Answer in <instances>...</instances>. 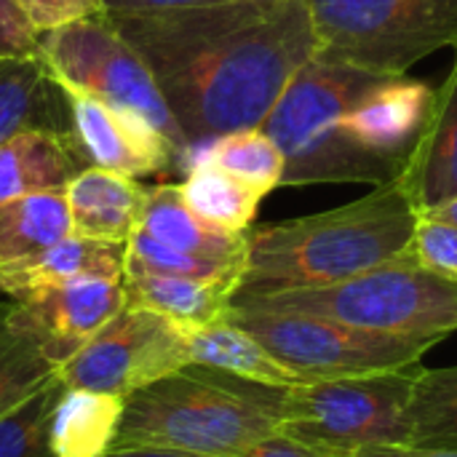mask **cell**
<instances>
[{
    "instance_id": "6da1fadb",
    "label": "cell",
    "mask_w": 457,
    "mask_h": 457,
    "mask_svg": "<svg viewBox=\"0 0 457 457\" xmlns=\"http://www.w3.org/2000/svg\"><path fill=\"white\" fill-rule=\"evenodd\" d=\"M107 19L147 64L190 147L260 129L316 51L305 0H238Z\"/></svg>"
},
{
    "instance_id": "7a4b0ae2",
    "label": "cell",
    "mask_w": 457,
    "mask_h": 457,
    "mask_svg": "<svg viewBox=\"0 0 457 457\" xmlns=\"http://www.w3.org/2000/svg\"><path fill=\"white\" fill-rule=\"evenodd\" d=\"M418 225L399 177L345 206L249 230L236 295L321 289L410 254Z\"/></svg>"
},
{
    "instance_id": "3957f363",
    "label": "cell",
    "mask_w": 457,
    "mask_h": 457,
    "mask_svg": "<svg viewBox=\"0 0 457 457\" xmlns=\"http://www.w3.org/2000/svg\"><path fill=\"white\" fill-rule=\"evenodd\" d=\"M284 391L187 364L126 396L112 450L166 447L201 457H241L278 431Z\"/></svg>"
},
{
    "instance_id": "277c9868",
    "label": "cell",
    "mask_w": 457,
    "mask_h": 457,
    "mask_svg": "<svg viewBox=\"0 0 457 457\" xmlns=\"http://www.w3.org/2000/svg\"><path fill=\"white\" fill-rule=\"evenodd\" d=\"M386 75L311 59L289 80L260 126L284 155L281 185L394 182L404 163L359 147L345 134V112Z\"/></svg>"
},
{
    "instance_id": "5b68a950",
    "label": "cell",
    "mask_w": 457,
    "mask_h": 457,
    "mask_svg": "<svg viewBox=\"0 0 457 457\" xmlns=\"http://www.w3.org/2000/svg\"><path fill=\"white\" fill-rule=\"evenodd\" d=\"M230 308L308 313L380 335L445 340L457 332V278L428 270L404 254L321 289L233 295Z\"/></svg>"
},
{
    "instance_id": "8992f818",
    "label": "cell",
    "mask_w": 457,
    "mask_h": 457,
    "mask_svg": "<svg viewBox=\"0 0 457 457\" xmlns=\"http://www.w3.org/2000/svg\"><path fill=\"white\" fill-rule=\"evenodd\" d=\"M313 59L407 75L420 59L457 46V0H305Z\"/></svg>"
},
{
    "instance_id": "52a82bcc",
    "label": "cell",
    "mask_w": 457,
    "mask_h": 457,
    "mask_svg": "<svg viewBox=\"0 0 457 457\" xmlns=\"http://www.w3.org/2000/svg\"><path fill=\"white\" fill-rule=\"evenodd\" d=\"M412 383V370H404L289 386L278 431L321 457L410 442Z\"/></svg>"
},
{
    "instance_id": "ba28073f",
    "label": "cell",
    "mask_w": 457,
    "mask_h": 457,
    "mask_svg": "<svg viewBox=\"0 0 457 457\" xmlns=\"http://www.w3.org/2000/svg\"><path fill=\"white\" fill-rule=\"evenodd\" d=\"M225 319L260 340L305 383L415 370L439 343L367 332L308 313L228 308Z\"/></svg>"
},
{
    "instance_id": "9c48e42d",
    "label": "cell",
    "mask_w": 457,
    "mask_h": 457,
    "mask_svg": "<svg viewBox=\"0 0 457 457\" xmlns=\"http://www.w3.org/2000/svg\"><path fill=\"white\" fill-rule=\"evenodd\" d=\"M37 46L40 62L59 86L142 115L182 153V158H187L190 145L169 112L155 78L142 56L110 24L107 13L40 32Z\"/></svg>"
},
{
    "instance_id": "30bf717a",
    "label": "cell",
    "mask_w": 457,
    "mask_h": 457,
    "mask_svg": "<svg viewBox=\"0 0 457 457\" xmlns=\"http://www.w3.org/2000/svg\"><path fill=\"white\" fill-rule=\"evenodd\" d=\"M187 364L185 329L153 311L126 305L59 367V375L67 388H88L126 399Z\"/></svg>"
},
{
    "instance_id": "8fae6325",
    "label": "cell",
    "mask_w": 457,
    "mask_h": 457,
    "mask_svg": "<svg viewBox=\"0 0 457 457\" xmlns=\"http://www.w3.org/2000/svg\"><path fill=\"white\" fill-rule=\"evenodd\" d=\"M123 308V278L80 276L67 284L35 289L24 297H16L8 319L56 367H62Z\"/></svg>"
},
{
    "instance_id": "7c38bea8",
    "label": "cell",
    "mask_w": 457,
    "mask_h": 457,
    "mask_svg": "<svg viewBox=\"0 0 457 457\" xmlns=\"http://www.w3.org/2000/svg\"><path fill=\"white\" fill-rule=\"evenodd\" d=\"M70 107V139L83 166L123 177H153L185 163L182 153L142 115L118 110L83 91L64 88Z\"/></svg>"
},
{
    "instance_id": "4fadbf2b",
    "label": "cell",
    "mask_w": 457,
    "mask_h": 457,
    "mask_svg": "<svg viewBox=\"0 0 457 457\" xmlns=\"http://www.w3.org/2000/svg\"><path fill=\"white\" fill-rule=\"evenodd\" d=\"M434 104V88L407 75L380 78L343 118L345 134L364 150L407 166Z\"/></svg>"
},
{
    "instance_id": "5bb4252c",
    "label": "cell",
    "mask_w": 457,
    "mask_h": 457,
    "mask_svg": "<svg viewBox=\"0 0 457 457\" xmlns=\"http://www.w3.org/2000/svg\"><path fill=\"white\" fill-rule=\"evenodd\" d=\"M399 182L418 214L457 198V54Z\"/></svg>"
},
{
    "instance_id": "9a60e30c",
    "label": "cell",
    "mask_w": 457,
    "mask_h": 457,
    "mask_svg": "<svg viewBox=\"0 0 457 457\" xmlns=\"http://www.w3.org/2000/svg\"><path fill=\"white\" fill-rule=\"evenodd\" d=\"M145 190L137 179L88 166L78 171L67 187V206L72 220V236L129 244L139 228Z\"/></svg>"
},
{
    "instance_id": "2e32d148",
    "label": "cell",
    "mask_w": 457,
    "mask_h": 457,
    "mask_svg": "<svg viewBox=\"0 0 457 457\" xmlns=\"http://www.w3.org/2000/svg\"><path fill=\"white\" fill-rule=\"evenodd\" d=\"M137 230H145L155 241L179 249L185 254H195L225 265H238L246 270L249 230L228 233L206 225L190 212V206L179 193V185H155L145 190V206Z\"/></svg>"
},
{
    "instance_id": "e0dca14e",
    "label": "cell",
    "mask_w": 457,
    "mask_h": 457,
    "mask_svg": "<svg viewBox=\"0 0 457 457\" xmlns=\"http://www.w3.org/2000/svg\"><path fill=\"white\" fill-rule=\"evenodd\" d=\"M123 273H126V244L67 236L40 254L0 265V287L13 297H24L35 289L67 284L80 276L123 278Z\"/></svg>"
},
{
    "instance_id": "ac0fdd59",
    "label": "cell",
    "mask_w": 457,
    "mask_h": 457,
    "mask_svg": "<svg viewBox=\"0 0 457 457\" xmlns=\"http://www.w3.org/2000/svg\"><path fill=\"white\" fill-rule=\"evenodd\" d=\"M83 169L70 134L21 131L0 145V206L32 193L62 190Z\"/></svg>"
},
{
    "instance_id": "d6986e66",
    "label": "cell",
    "mask_w": 457,
    "mask_h": 457,
    "mask_svg": "<svg viewBox=\"0 0 457 457\" xmlns=\"http://www.w3.org/2000/svg\"><path fill=\"white\" fill-rule=\"evenodd\" d=\"M29 129L70 134V107L62 86L35 59L0 62V145Z\"/></svg>"
},
{
    "instance_id": "ffe728a7",
    "label": "cell",
    "mask_w": 457,
    "mask_h": 457,
    "mask_svg": "<svg viewBox=\"0 0 457 457\" xmlns=\"http://www.w3.org/2000/svg\"><path fill=\"white\" fill-rule=\"evenodd\" d=\"M126 305L153 311L179 329H198L225 319L238 284L198 281L163 273H123Z\"/></svg>"
},
{
    "instance_id": "44dd1931",
    "label": "cell",
    "mask_w": 457,
    "mask_h": 457,
    "mask_svg": "<svg viewBox=\"0 0 457 457\" xmlns=\"http://www.w3.org/2000/svg\"><path fill=\"white\" fill-rule=\"evenodd\" d=\"M185 337H187L190 364L212 367L273 388H289L305 383L297 372L284 367L260 340H254L249 332H244L228 319H220L198 329H185Z\"/></svg>"
},
{
    "instance_id": "7402d4cb",
    "label": "cell",
    "mask_w": 457,
    "mask_h": 457,
    "mask_svg": "<svg viewBox=\"0 0 457 457\" xmlns=\"http://www.w3.org/2000/svg\"><path fill=\"white\" fill-rule=\"evenodd\" d=\"M126 399L115 394L64 388L59 396L48 445L54 457H104L112 450Z\"/></svg>"
},
{
    "instance_id": "603a6c76",
    "label": "cell",
    "mask_w": 457,
    "mask_h": 457,
    "mask_svg": "<svg viewBox=\"0 0 457 457\" xmlns=\"http://www.w3.org/2000/svg\"><path fill=\"white\" fill-rule=\"evenodd\" d=\"M67 236H72V220L64 187L0 206V265L40 254Z\"/></svg>"
},
{
    "instance_id": "cb8c5ba5",
    "label": "cell",
    "mask_w": 457,
    "mask_h": 457,
    "mask_svg": "<svg viewBox=\"0 0 457 457\" xmlns=\"http://www.w3.org/2000/svg\"><path fill=\"white\" fill-rule=\"evenodd\" d=\"M198 163H209L236 177L238 182L257 190L262 198L276 190L284 179V155L278 145L262 129L230 131L204 145L190 147L185 166L193 169Z\"/></svg>"
},
{
    "instance_id": "d4e9b609",
    "label": "cell",
    "mask_w": 457,
    "mask_h": 457,
    "mask_svg": "<svg viewBox=\"0 0 457 457\" xmlns=\"http://www.w3.org/2000/svg\"><path fill=\"white\" fill-rule=\"evenodd\" d=\"M179 193L190 212L212 228L228 233H246L257 217L262 195L217 166L198 163L187 169Z\"/></svg>"
},
{
    "instance_id": "484cf974",
    "label": "cell",
    "mask_w": 457,
    "mask_h": 457,
    "mask_svg": "<svg viewBox=\"0 0 457 457\" xmlns=\"http://www.w3.org/2000/svg\"><path fill=\"white\" fill-rule=\"evenodd\" d=\"M407 418L410 445L457 453V364L415 375Z\"/></svg>"
},
{
    "instance_id": "4316f807",
    "label": "cell",
    "mask_w": 457,
    "mask_h": 457,
    "mask_svg": "<svg viewBox=\"0 0 457 457\" xmlns=\"http://www.w3.org/2000/svg\"><path fill=\"white\" fill-rule=\"evenodd\" d=\"M64 380L56 372L35 394L0 415V457H54L48 445L51 415L64 394Z\"/></svg>"
},
{
    "instance_id": "83f0119b",
    "label": "cell",
    "mask_w": 457,
    "mask_h": 457,
    "mask_svg": "<svg viewBox=\"0 0 457 457\" xmlns=\"http://www.w3.org/2000/svg\"><path fill=\"white\" fill-rule=\"evenodd\" d=\"M56 372L59 367L24 332H19L11 319L0 321V415L35 394Z\"/></svg>"
},
{
    "instance_id": "f1b7e54d",
    "label": "cell",
    "mask_w": 457,
    "mask_h": 457,
    "mask_svg": "<svg viewBox=\"0 0 457 457\" xmlns=\"http://www.w3.org/2000/svg\"><path fill=\"white\" fill-rule=\"evenodd\" d=\"M126 273H163V276L230 281V284H241L244 278V268L238 265H225L195 254H185L179 249L155 241L145 230H134V236L126 244Z\"/></svg>"
},
{
    "instance_id": "f546056e",
    "label": "cell",
    "mask_w": 457,
    "mask_h": 457,
    "mask_svg": "<svg viewBox=\"0 0 457 457\" xmlns=\"http://www.w3.org/2000/svg\"><path fill=\"white\" fill-rule=\"evenodd\" d=\"M410 254L423 268L457 278V228L418 214Z\"/></svg>"
},
{
    "instance_id": "4dcf8cb0",
    "label": "cell",
    "mask_w": 457,
    "mask_h": 457,
    "mask_svg": "<svg viewBox=\"0 0 457 457\" xmlns=\"http://www.w3.org/2000/svg\"><path fill=\"white\" fill-rule=\"evenodd\" d=\"M37 32L78 24L107 13L104 0H16Z\"/></svg>"
},
{
    "instance_id": "1f68e13d",
    "label": "cell",
    "mask_w": 457,
    "mask_h": 457,
    "mask_svg": "<svg viewBox=\"0 0 457 457\" xmlns=\"http://www.w3.org/2000/svg\"><path fill=\"white\" fill-rule=\"evenodd\" d=\"M40 32L32 27L16 0H0V62L3 59H35Z\"/></svg>"
},
{
    "instance_id": "d6a6232c",
    "label": "cell",
    "mask_w": 457,
    "mask_h": 457,
    "mask_svg": "<svg viewBox=\"0 0 457 457\" xmlns=\"http://www.w3.org/2000/svg\"><path fill=\"white\" fill-rule=\"evenodd\" d=\"M238 0H104L107 13H155V11H177V8H201Z\"/></svg>"
},
{
    "instance_id": "836d02e7",
    "label": "cell",
    "mask_w": 457,
    "mask_h": 457,
    "mask_svg": "<svg viewBox=\"0 0 457 457\" xmlns=\"http://www.w3.org/2000/svg\"><path fill=\"white\" fill-rule=\"evenodd\" d=\"M241 457H321L319 453H313L311 447L284 436L281 431L270 434L268 439L257 442L254 447H249Z\"/></svg>"
},
{
    "instance_id": "e575fe53",
    "label": "cell",
    "mask_w": 457,
    "mask_h": 457,
    "mask_svg": "<svg viewBox=\"0 0 457 457\" xmlns=\"http://www.w3.org/2000/svg\"><path fill=\"white\" fill-rule=\"evenodd\" d=\"M348 457H457L455 450H436V447H418L410 442L402 445H372L364 450H356Z\"/></svg>"
},
{
    "instance_id": "d590c367",
    "label": "cell",
    "mask_w": 457,
    "mask_h": 457,
    "mask_svg": "<svg viewBox=\"0 0 457 457\" xmlns=\"http://www.w3.org/2000/svg\"><path fill=\"white\" fill-rule=\"evenodd\" d=\"M104 457H201L179 450H166V447H123V450H110Z\"/></svg>"
},
{
    "instance_id": "8d00e7d4",
    "label": "cell",
    "mask_w": 457,
    "mask_h": 457,
    "mask_svg": "<svg viewBox=\"0 0 457 457\" xmlns=\"http://www.w3.org/2000/svg\"><path fill=\"white\" fill-rule=\"evenodd\" d=\"M423 217H431V220H439V222H447V225H455L457 228V198H450L428 212H420Z\"/></svg>"
}]
</instances>
